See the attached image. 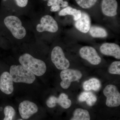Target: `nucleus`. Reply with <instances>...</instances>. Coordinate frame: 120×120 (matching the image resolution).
I'll return each instance as SVG.
<instances>
[{
    "instance_id": "39448f33",
    "label": "nucleus",
    "mask_w": 120,
    "mask_h": 120,
    "mask_svg": "<svg viewBox=\"0 0 120 120\" xmlns=\"http://www.w3.org/2000/svg\"><path fill=\"white\" fill-rule=\"evenodd\" d=\"M51 60L56 68L60 70H64L69 68L70 62L65 56L61 47H54L51 53Z\"/></svg>"
},
{
    "instance_id": "6ab92c4d",
    "label": "nucleus",
    "mask_w": 120,
    "mask_h": 120,
    "mask_svg": "<svg viewBox=\"0 0 120 120\" xmlns=\"http://www.w3.org/2000/svg\"><path fill=\"white\" fill-rule=\"evenodd\" d=\"M90 117L88 111L82 109H77L73 113L71 120H90Z\"/></svg>"
},
{
    "instance_id": "f8f14e48",
    "label": "nucleus",
    "mask_w": 120,
    "mask_h": 120,
    "mask_svg": "<svg viewBox=\"0 0 120 120\" xmlns=\"http://www.w3.org/2000/svg\"><path fill=\"white\" fill-rule=\"evenodd\" d=\"M101 52L106 56H112L118 60L120 59V46L114 43H105L100 48Z\"/></svg>"
},
{
    "instance_id": "a878e982",
    "label": "nucleus",
    "mask_w": 120,
    "mask_h": 120,
    "mask_svg": "<svg viewBox=\"0 0 120 120\" xmlns=\"http://www.w3.org/2000/svg\"><path fill=\"white\" fill-rule=\"evenodd\" d=\"M41 0L43 1H46L48 0Z\"/></svg>"
},
{
    "instance_id": "412c9836",
    "label": "nucleus",
    "mask_w": 120,
    "mask_h": 120,
    "mask_svg": "<svg viewBox=\"0 0 120 120\" xmlns=\"http://www.w3.org/2000/svg\"><path fill=\"white\" fill-rule=\"evenodd\" d=\"M5 117L4 120H13L16 114V112L13 107L8 105L5 107L4 109Z\"/></svg>"
},
{
    "instance_id": "2eb2a0df",
    "label": "nucleus",
    "mask_w": 120,
    "mask_h": 120,
    "mask_svg": "<svg viewBox=\"0 0 120 120\" xmlns=\"http://www.w3.org/2000/svg\"><path fill=\"white\" fill-rule=\"evenodd\" d=\"M47 5L51 7V11L56 12L60 11L61 8H65L68 6V3L64 0H48Z\"/></svg>"
},
{
    "instance_id": "6e6552de",
    "label": "nucleus",
    "mask_w": 120,
    "mask_h": 120,
    "mask_svg": "<svg viewBox=\"0 0 120 120\" xmlns=\"http://www.w3.org/2000/svg\"><path fill=\"white\" fill-rule=\"evenodd\" d=\"M79 53L82 58L86 60L91 64L97 65L101 62V57L96 50L91 46H85L82 47L80 49Z\"/></svg>"
},
{
    "instance_id": "5701e85b",
    "label": "nucleus",
    "mask_w": 120,
    "mask_h": 120,
    "mask_svg": "<svg viewBox=\"0 0 120 120\" xmlns=\"http://www.w3.org/2000/svg\"><path fill=\"white\" fill-rule=\"evenodd\" d=\"M93 94V93L91 92H82L79 96V98H78L79 101L80 102L86 101Z\"/></svg>"
},
{
    "instance_id": "ddd939ff",
    "label": "nucleus",
    "mask_w": 120,
    "mask_h": 120,
    "mask_svg": "<svg viewBox=\"0 0 120 120\" xmlns=\"http://www.w3.org/2000/svg\"><path fill=\"white\" fill-rule=\"evenodd\" d=\"M118 6L116 0H102L101 7L102 13L106 16H115L117 14Z\"/></svg>"
},
{
    "instance_id": "a211bd4d",
    "label": "nucleus",
    "mask_w": 120,
    "mask_h": 120,
    "mask_svg": "<svg viewBox=\"0 0 120 120\" xmlns=\"http://www.w3.org/2000/svg\"><path fill=\"white\" fill-rule=\"evenodd\" d=\"M89 31L90 35L93 38H104L107 37L108 35L105 29L98 26L90 27Z\"/></svg>"
},
{
    "instance_id": "dca6fc26",
    "label": "nucleus",
    "mask_w": 120,
    "mask_h": 120,
    "mask_svg": "<svg viewBox=\"0 0 120 120\" xmlns=\"http://www.w3.org/2000/svg\"><path fill=\"white\" fill-rule=\"evenodd\" d=\"M82 11L77 10L76 9L73 8L71 7L68 6L59 12L58 15L60 16H65L71 15L73 16V19L76 21L79 19L81 16Z\"/></svg>"
},
{
    "instance_id": "0eeeda50",
    "label": "nucleus",
    "mask_w": 120,
    "mask_h": 120,
    "mask_svg": "<svg viewBox=\"0 0 120 120\" xmlns=\"http://www.w3.org/2000/svg\"><path fill=\"white\" fill-rule=\"evenodd\" d=\"M40 22L37 25L36 28L39 32L48 31L55 33L58 30L57 23L53 17L49 15H46L43 16L41 18Z\"/></svg>"
},
{
    "instance_id": "aec40b11",
    "label": "nucleus",
    "mask_w": 120,
    "mask_h": 120,
    "mask_svg": "<svg viewBox=\"0 0 120 120\" xmlns=\"http://www.w3.org/2000/svg\"><path fill=\"white\" fill-rule=\"evenodd\" d=\"M77 4L83 8H91L94 6L98 0H75Z\"/></svg>"
},
{
    "instance_id": "20e7f679",
    "label": "nucleus",
    "mask_w": 120,
    "mask_h": 120,
    "mask_svg": "<svg viewBox=\"0 0 120 120\" xmlns=\"http://www.w3.org/2000/svg\"><path fill=\"white\" fill-rule=\"evenodd\" d=\"M60 76L62 82L60 85L62 88L68 89L72 82L78 81L82 77V74L80 71L74 69H67L61 71Z\"/></svg>"
},
{
    "instance_id": "393cba45",
    "label": "nucleus",
    "mask_w": 120,
    "mask_h": 120,
    "mask_svg": "<svg viewBox=\"0 0 120 120\" xmlns=\"http://www.w3.org/2000/svg\"><path fill=\"white\" fill-rule=\"evenodd\" d=\"M17 6L20 8H24L28 4L29 0H13Z\"/></svg>"
},
{
    "instance_id": "f03ea898",
    "label": "nucleus",
    "mask_w": 120,
    "mask_h": 120,
    "mask_svg": "<svg viewBox=\"0 0 120 120\" xmlns=\"http://www.w3.org/2000/svg\"><path fill=\"white\" fill-rule=\"evenodd\" d=\"M10 74L13 82L31 84L35 79V75L22 65H12L10 69Z\"/></svg>"
},
{
    "instance_id": "4be33fe9",
    "label": "nucleus",
    "mask_w": 120,
    "mask_h": 120,
    "mask_svg": "<svg viewBox=\"0 0 120 120\" xmlns=\"http://www.w3.org/2000/svg\"><path fill=\"white\" fill-rule=\"evenodd\" d=\"M110 73L114 75H120V61H115L111 64L108 70Z\"/></svg>"
},
{
    "instance_id": "7ed1b4c3",
    "label": "nucleus",
    "mask_w": 120,
    "mask_h": 120,
    "mask_svg": "<svg viewBox=\"0 0 120 120\" xmlns=\"http://www.w3.org/2000/svg\"><path fill=\"white\" fill-rule=\"evenodd\" d=\"M5 26L15 38L20 39L26 36V29L22 26V22L18 17L15 16H9L4 19Z\"/></svg>"
},
{
    "instance_id": "9d476101",
    "label": "nucleus",
    "mask_w": 120,
    "mask_h": 120,
    "mask_svg": "<svg viewBox=\"0 0 120 120\" xmlns=\"http://www.w3.org/2000/svg\"><path fill=\"white\" fill-rule=\"evenodd\" d=\"M58 103L60 106L65 109H68L71 105V101L69 99L68 96L64 93H62L58 98L54 96L49 97L46 102V105L48 107L52 108L56 106Z\"/></svg>"
},
{
    "instance_id": "1a4fd4ad",
    "label": "nucleus",
    "mask_w": 120,
    "mask_h": 120,
    "mask_svg": "<svg viewBox=\"0 0 120 120\" xmlns=\"http://www.w3.org/2000/svg\"><path fill=\"white\" fill-rule=\"evenodd\" d=\"M19 110L22 118L27 120L38 112V107L34 102L24 101L19 104Z\"/></svg>"
},
{
    "instance_id": "f257e3e1",
    "label": "nucleus",
    "mask_w": 120,
    "mask_h": 120,
    "mask_svg": "<svg viewBox=\"0 0 120 120\" xmlns=\"http://www.w3.org/2000/svg\"><path fill=\"white\" fill-rule=\"evenodd\" d=\"M19 61L22 65L37 76L42 75L46 71L45 62L34 58L29 54L25 53L20 56Z\"/></svg>"
},
{
    "instance_id": "9b49d317",
    "label": "nucleus",
    "mask_w": 120,
    "mask_h": 120,
    "mask_svg": "<svg viewBox=\"0 0 120 120\" xmlns=\"http://www.w3.org/2000/svg\"><path fill=\"white\" fill-rule=\"evenodd\" d=\"M0 90L6 94H10L13 92V81L10 73L5 71L0 76Z\"/></svg>"
},
{
    "instance_id": "b1692460",
    "label": "nucleus",
    "mask_w": 120,
    "mask_h": 120,
    "mask_svg": "<svg viewBox=\"0 0 120 120\" xmlns=\"http://www.w3.org/2000/svg\"><path fill=\"white\" fill-rule=\"evenodd\" d=\"M97 97L94 94H93L86 101L87 104L90 106H92L94 105L96 102L97 101Z\"/></svg>"
},
{
    "instance_id": "423d86ee",
    "label": "nucleus",
    "mask_w": 120,
    "mask_h": 120,
    "mask_svg": "<svg viewBox=\"0 0 120 120\" xmlns=\"http://www.w3.org/2000/svg\"><path fill=\"white\" fill-rule=\"evenodd\" d=\"M103 94L106 97V104L110 107H117L120 105V94L116 86L107 85L104 88Z\"/></svg>"
},
{
    "instance_id": "f3484780",
    "label": "nucleus",
    "mask_w": 120,
    "mask_h": 120,
    "mask_svg": "<svg viewBox=\"0 0 120 120\" xmlns=\"http://www.w3.org/2000/svg\"><path fill=\"white\" fill-rule=\"evenodd\" d=\"M101 84L100 81L98 79L92 78L84 82L83 86L86 91L90 90L97 91L101 88Z\"/></svg>"
},
{
    "instance_id": "4468645a",
    "label": "nucleus",
    "mask_w": 120,
    "mask_h": 120,
    "mask_svg": "<svg viewBox=\"0 0 120 120\" xmlns=\"http://www.w3.org/2000/svg\"><path fill=\"white\" fill-rule=\"evenodd\" d=\"M75 28L82 33L86 34L89 31L91 27V20L88 14L82 11L81 16L75 21Z\"/></svg>"
}]
</instances>
